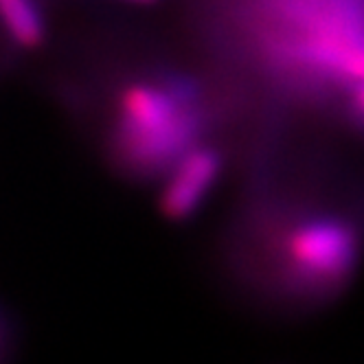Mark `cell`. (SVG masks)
Segmentation results:
<instances>
[{"label": "cell", "instance_id": "6da1fadb", "mask_svg": "<svg viewBox=\"0 0 364 364\" xmlns=\"http://www.w3.org/2000/svg\"><path fill=\"white\" fill-rule=\"evenodd\" d=\"M209 114L200 82L185 73H159L121 86L112 110L110 149L121 169L141 178L165 171L202 143Z\"/></svg>", "mask_w": 364, "mask_h": 364}, {"label": "cell", "instance_id": "277c9868", "mask_svg": "<svg viewBox=\"0 0 364 364\" xmlns=\"http://www.w3.org/2000/svg\"><path fill=\"white\" fill-rule=\"evenodd\" d=\"M0 27L18 48L24 50L40 48L48 33L38 0H0Z\"/></svg>", "mask_w": 364, "mask_h": 364}, {"label": "cell", "instance_id": "7a4b0ae2", "mask_svg": "<svg viewBox=\"0 0 364 364\" xmlns=\"http://www.w3.org/2000/svg\"><path fill=\"white\" fill-rule=\"evenodd\" d=\"M360 224L343 213H309L288 226L279 246L285 279L301 294H333L362 259Z\"/></svg>", "mask_w": 364, "mask_h": 364}, {"label": "cell", "instance_id": "8992f818", "mask_svg": "<svg viewBox=\"0 0 364 364\" xmlns=\"http://www.w3.org/2000/svg\"><path fill=\"white\" fill-rule=\"evenodd\" d=\"M3 336H5V331H3V321H0V345H3Z\"/></svg>", "mask_w": 364, "mask_h": 364}, {"label": "cell", "instance_id": "5b68a950", "mask_svg": "<svg viewBox=\"0 0 364 364\" xmlns=\"http://www.w3.org/2000/svg\"><path fill=\"white\" fill-rule=\"evenodd\" d=\"M123 3H127V5H143V7H147V5L159 3V0H123Z\"/></svg>", "mask_w": 364, "mask_h": 364}, {"label": "cell", "instance_id": "3957f363", "mask_svg": "<svg viewBox=\"0 0 364 364\" xmlns=\"http://www.w3.org/2000/svg\"><path fill=\"white\" fill-rule=\"evenodd\" d=\"M224 171V154L213 143H198L165 171L159 193L161 213L171 222L196 215Z\"/></svg>", "mask_w": 364, "mask_h": 364}]
</instances>
